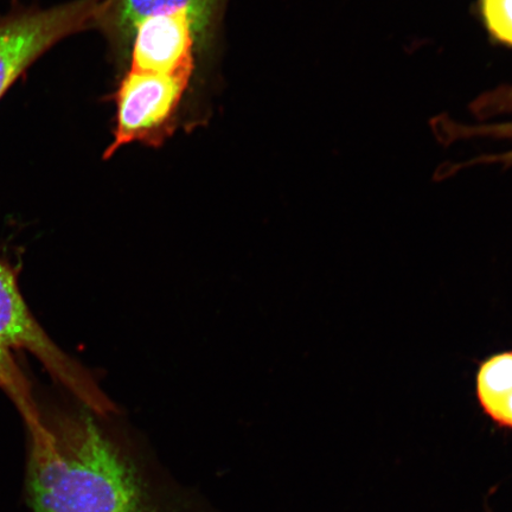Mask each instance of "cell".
I'll return each mask as SVG.
<instances>
[{
  "label": "cell",
  "mask_w": 512,
  "mask_h": 512,
  "mask_svg": "<svg viewBox=\"0 0 512 512\" xmlns=\"http://www.w3.org/2000/svg\"><path fill=\"white\" fill-rule=\"evenodd\" d=\"M24 426L30 512H219L92 414L40 405Z\"/></svg>",
  "instance_id": "obj_1"
},
{
  "label": "cell",
  "mask_w": 512,
  "mask_h": 512,
  "mask_svg": "<svg viewBox=\"0 0 512 512\" xmlns=\"http://www.w3.org/2000/svg\"><path fill=\"white\" fill-rule=\"evenodd\" d=\"M21 352L35 357L56 382L93 411L108 408L85 370L64 354L37 322L19 290L16 274L0 261V389L25 421L35 418L40 402L17 363Z\"/></svg>",
  "instance_id": "obj_2"
},
{
  "label": "cell",
  "mask_w": 512,
  "mask_h": 512,
  "mask_svg": "<svg viewBox=\"0 0 512 512\" xmlns=\"http://www.w3.org/2000/svg\"><path fill=\"white\" fill-rule=\"evenodd\" d=\"M191 80L127 69L113 95V140L104 158L113 157L130 144L160 147L168 142L177 130Z\"/></svg>",
  "instance_id": "obj_3"
},
{
  "label": "cell",
  "mask_w": 512,
  "mask_h": 512,
  "mask_svg": "<svg viewBox=\"0 0 512 512\" xmlns=\"http://www.w3.org/2000/svg\"><path fill=\"white\" fill-rule=\"evenodd\" d=\"M105 0L19 8L0 18V100L32 63L69 36L96 29Z\"/></svg>",
  "instance_id": "obj_4"
},
{
  "label": "cell",
  "mask_w": 512,
  "mask_h": 512,
  "mask_svg": "<svg viewBox=\"0 0 512 512\" xmlns=\"http://www.w3.org/2000/svg\"><path fill=\"white\" fill-rule=\"evenodd\" d=\"M207 42L201 24L190 12L147 17L131 32L128 69L192 79L197 51Z\"/></svg>",
  "instance_id": "obj_5"
},
{
  "label": "cell",
  "mask_w": 512,
  "mask_h": 512,
  "mask_svg": "<svg viewBox=\"0 0 512 512\" xmlns=\"http://www.w3.org/2000/svg\"><path fill=\"white\" fill-rule=\"evenodd\" d=\"M226 3L227 0H105L96 29L104 34L118 59L126 61L131 32L143 19L187 11L196 17L210 40Z\"/></svg>",
  "instance_id": "obj_6"
},
{
  "label": "cell",
  "mask_w": 512,
  "mask_h": 512,
  "mask_svg": "<svg viewBox=\"0 0 512 512\" xmlns=\"http://www.w3.org/2000/svg\"><path fill=\"white\" fill-rule=\"evenodd\" d=\"M471 111L479 120H489L499 115H512V85L498 87L494 91L480 95L471 105ZM431 125L440 142L445 144L479 137L512 140V120L505 123L470 126L454 123L444 115V117L433 119ZM490 163L512 166V150L501 155L482 156L467 163L448 166L440 169L439 172L446 177L467 166Z\"/></svg>",
  "instance_id": "obj_7"
},
{
  "label": "cell",
  "mask_w": 512,
  "mask_h": 512,
  "mask_svg": "<svg viewBox=\"0 0 512 512\" xmlns=\"http://www.w3.org/2000/svg\"><path fill=\"white\" fill-rule=\"evenodd\" d=\"M477 393L486 415L512 430V352L497 355L479 370Z\"/></svg>",
  "instance_id": "obj_8"
},
{
  "label": "cell",
  "mask_w": 512,
  "mask_h": 512,
  "mask_svg": "<svg viewBox=\"0 0 512 512\" xmlns=\"http://www.w3.org/2000/svg\"><path fill=\"white\" fill-rule=\"evenodd\" d=\"M479 6L490 35L512 48V0H479Z\"/></svg>",
  "instance_id": "obj_9"
},
{
  "label": "cell",
  "mask_w": 512,
  "mask_h": 512,
  "mask_svg": "<svg viewBox=\"0 0 512 512\" xmlns=\"http://www.w3.org/2000/svg\"><path fill=\"white\" fill-rule=\"evenodd\" d=\"M485 512H494V511H492V510H491V508H490V505H489V504H486V505H485Z\"/></svg>",
  "instance_id": "obj_10"
}]
</instances>
